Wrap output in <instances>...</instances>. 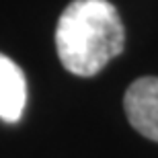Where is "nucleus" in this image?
<instances>
[{"mask_svg": "<svg viewBox=\"0 0 158 158\" xmlns=\"http://www.w3.org/2000/svg\"><path fill=\"white\" fill-rule=\"evenodd\" d=\"M27 105V80L10 58L0 53V119L17 123Z\"/></svg>", "mask_w": 158, "mask_h": 158, "instance_id": "7ed1b4c3", "label": "nucleus"}, {"mask_svg": "<svg viewBox=\"0 0 158 158\" xmlns=\"http://www.w3.org/2000/svg\"><path fill=\"white\" fill-rule=\"evenodd\" d=\"M123 107L135 131L158 142V78L144 76L131 82L123 97Z\"/></svg>", "mask_w": 158, "mask_h": 158, "instance_id": "f03ea898", "label": "nucleus"}, {"mask_svg": "<svg viewBox=\"0 0 158 158\" xmlns=\"http://www.w3.org/2000/svg\"><path fill=\"white\" fill-rule=\"evenodd\" d=\"M125 29L109 0H72L56 27L58 58L68 72L88 78L123 52Z\"/></svg>", "mask_w": 158, "mask_h": 158, "instance_id": "f257e3e1", "label": "nucleus"}]
</instances>
